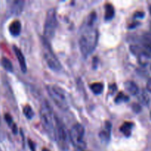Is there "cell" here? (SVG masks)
<instances>
[{"instance_id": "cell-1", "label": "cell", "mask_w": 151, "mask_h": 151, "mask_svg": "<svg viewBox=\"0 0 151 151\" xmlns=\"http://www.w3.org/2000/svg\"><path fill=\"white\" fill-rule=\"evenodd\" d=\"M99 31L96 28L87 27L83 31L78 41L80 51L84 58L88 57L92 54L97 46L99 41Z\"/></svg>"}, {"instance_id": "cell-2", "label": "cell", "mask_w": 151, "mask_h": 151, "mask_svg": "<svg viewBox=\"0 0 151 151\" xmlns=\"http://www.w3.org/2000/svg\"><path fill=\"white\" fill-rule=\"evenodd\" d=\"M40 117L41 125L50 139L56 141V116L47 101L41 104L40 109Z\"/></svg>"}, {"instance_id": "cell-3", "label": "cell", "mask_w": 151, "mask_h": 151, "mask_svg": "<svg viewBox=\"0 0 151 151\" xmlns=\"http://www.w3.org/2000/svg\"><path fill=\"white\" fill-rule=\"evenodd\" d=\"M46 88L49 96L56 106L62 111H68L69 109V104L67 100L65 91L61 87L52 84L47 85Z\"/></svg>"}, {"instance_id": "cell-4", "label": "cell", "mask_w": 151, "mask_h": 151, "mask_svg": "<svg viewBox=\"0 0 151 151\" xmlns=\"http://www.w3.org/2000/svg\"><path fill=\"white\" fill-rule=\"evenodd\" d=\"M41 46H42L41 49H42L43 56L49 68L55 72L60 71L62 68V64L55 53L53 52L49 41L45 39L44 37H41Z\"/></svg>"}, {"instance_id": "cell-5", "label": "cell", "mask_w": 151, "mask_h": 151, "mask_svg": "<svg viewBox=\"0 0 151 151\" xmlns=\"http://www.w3.org/2000/svg\"><path fill=\"white\" fill-rule=\"evenodd\" d=\"M57 18L55 8H50L47 11L44 26V38L47 41L53 38L57 27Z\"/></svg>"}, {"instance_id": "cell-6", "label": "cell", "mask_w": 151, "mask_h": 151, "mask_svg": "<svg viewBox=\"0 0 151 151\" xmlns=\"http://www.w3.org/2000/svg\"><path fill=\"white\" fill-rule=\"evenodd\" d=\"M70 139L76 149L84 150L86 148L85 141L84 139V128L81 124H75L69 131Z\"/></svg>"}, {"instance_id": "cell-7", "label": "cell", "mask_w": 151, "mask_h": 151, "mask_svg": "<svg viewBox=\"0 0 151 151\" xmlns=\"http://www.w3.org/2000/svg\"><path fill=\"white\" fill-rule=\"evenodd\" d=\"M56 141H57V145L59 148L62 150H68L69 143L70 142L69 131H68L66 127L57 117H56Z\"/></svg>"}, {"instance_id": "cell-8", "label": "cell", "mask_w": 151, "mask_h": 151, "mask_svg": "<svg viewBox=\"0 0 151 151\" xmlns=\"http://www.w3.org/2000/svg\"><path fill=\"white\" fill-rule=\"evenodd\" d=\"M111 129H112V124L109 121H106L105 122L103 128L99 134V137L102 139V141L108 142L110 140Z\"/></svg>"}, {"instance_id": "cell-9", "label": "cell", "mask_w": 151, "mask_h": 151, "mask_svg": "<svg viewBox=\"0 0 151 151\" xmlns=\"http://www.w3.org/2000/svg\"><path fill=\"white\" fill-rule=\"evenodd\" d=\"M13 50L16 54V58H18V61L19 63V66H20L21 70L22 72L25 73L27 72V64H26V60H25V58L24 55L22 54V51L20 49L18 48L16 46H13Z\"/></svg>"}, {"instance_id": "cell-10", "label": "cell", "mask_w": 151, "mask_h": 151, "mask_svg": "<svg viewBox=\"0 0 151 151\" xmlns=\"http://www.w3.org/2000/svg\"><path fill=\"white\" fill-rule=\"evenodd\" d=\"M141 42L144 49V52L147 53L151 52V33L146 32L144 34L142 37Z\"/></svg>"}, {"instance_id": "cell-11", "label": "cell", "mask_w": 151, "mask_h": 151, "mask_svg": "<svg viewBox=\"0 0 151 151\" xmlns=\"http://www.w3.org/2000/svg\"><path fill=\"white\" fill-rule=\"evenodd\" d=\"M124 88H125L126 91L130 94L131 95H136L139 94V87L136 85V83L131 81H127L124 83Z\"/></svg>"}, {"instance_id": "cell-12", "label": "cell", "mask_w": 151, "mask_h": 151, "mask_svg": "<svg viewBox=\"0 0 151 151\" xmlns=\"http://www.w3.org/2000/svg\"><path fill=\"white\" fill-rule=\"evenodd\" d=\"M21 30H22V24L19 20L13 21L9 26V31L13 36L19 35L20 34Z\"/></svg>"}, {"instance_id": "cell-13", "label": "cell", "mask_w": 151, "mask_h": 151, "mask_svg": "<svg viewBox=\"0 0 151 151\" xmlns=\"http://www.w3.org/2000/svg\"><path fill=\"white\" fill-rule=\"evenodd\" d=\"M134 124L133 122H126L122 124L121 127H120V131L126 137H130L132 134V130H133Z\"/></svg>"}, {"instance_id": "cell-14", "label": "cell", "mask_w": 151, "mask_h": 151, "mask_svg": "<svg viewBox=\"0 0 151 151\" xmlns=\"http://www.w3.org/2000/svg\"><path fill=\"white\" fill-rule=\"evenodd\" d=\"M11 7H10V11L13 14H19L22 12L24 6L23 1H14L11 2Z\"/></svg>"}, {"instance_id": "cell-15", "label": "cell", "mask_w": 151, "mask_h": 151, "mask_svg": "<svg viewBox=\"0 0 151 151\" xmlns=\"http://www.w3.org/2000/svg\"><path fill=\"white\" fill-rule=\"evenodd\" d=\"M105 19L106 21L111 20L113 18L115 15V9L113 6L111 4H106L105 6Z\"/></svg>"}, {"instance_id": "cell-16", "label": "cell", "mask_w": 151, "mask_h": 151, "mask_svg": "<svg viewBox=\"0 0 151 151\" xmlns=\"http://www.w3.org/2000/svg\"><path fill=\"white\" fill-rule=\"evenodd\" d=\"M139 62L142 66H146L150 60V55L149 53L146 52L144 51H142L139 53Z\"/></svg>"}, {"instance_id": "cell-17", "label": "cell", "mask_w": 151, "mask_h": 151, "mask_svg": "<svg viewBox=\"0 0 151 151\" xmlns=\"http://www.w3.org/2000/svg\"><path fill=\"white\" fill-rule=\"evenodd\" d=\"M4 119H5L8 126L11 128L13 134H17V126H16V125L14 123V122H13L11 116H10V114H6L4 115Z\"/></svg>"}, {"instance_id": "cell-18", "label": "cell", "mask_w": 151, "mask_h": 151, "mask_svg": "<svg viewBox=\"0 0 151 151\" xmlns=\"http://www.w3.org/2000/svg\"><path fill=\"white\" fill-rule=\"evenodd\" d=\"M90 88L95 94H100L104 90V85L102 83H94L90 85Z\"/></svg>"}, {"instance_id": "cell-19", "label": "cell", "mask_w": 151, "mask_h": 151, "mask_svg": "<svg viewBox=\"0 0 151 151\" xmlns=\"http://www.w3.org/2000/svg\"><path fill=\"white\" fill-rule=\"evenodd\" d=\"M23 113L25 116L27 117V119H31L34 116L33 110L31 106H29V105H27V106H25L23 108Z\"/></svg>"}, {"instance_id": "cell-20", "label": "cell", "mask_w": 151, "mask_h": 151, "mask_svg": "<svg viewBox=\"0 0 151 151\" xmlns=\"http://www.w3.org/2000/svg\"><path fill=\"white\" fill-rule=\"evenodd\" d=\"M1 65H2L3 67L7 72H13V65H12V63L10 62V60L9 59H7V58H2V59H1Z\"/></svg>"}, {"instance_id": "cell-21", "label": "cell", "mask_w": 151, "mask_h": 151, "mask_svg": "<svg viewBox=\"0 0 151 151\" xmlns=\"http://www.w3.org/2000/svg\"><path fill=\"white\" fill-rule=\"evenodd\" d=\"M129 100V97L124 94V93L119 92L117 94L116 97L115 99V103H126Z\"/></svg>"}, {"instance_id": "cell-22", "label": "cell", "mask_w": 151, "mask_h": 151, "mask_svg": "<svg viewBox=\"0 0 151 151\" xmlns=\"http://www.w3.org/2000/svg\"><path fill=\"white\" fill-rule=\"evenodd\" d=\"M139 100L143 104H147L148 102H149V97H148L147 94L145 92L142 91V94H139Z\"/></svg>"}, {"instance_id": "cell-23", "label": "cell", "mask_w": 151, "mask_h": 151, "mask_svg": "<svg viewBox=\"0 0 151 151\" xmlns=\"http://www.w3.org/2000/svg\"><path fill=\"white\" fill-rule=\"evenodd\" d=\"M28 145H29L30 149L31 151H36L35 144L30 139H28Z\"/></svg>"}, {"instance_id": "cell-24", "label": "cell", "mask_w": 151, "mask_h": 151, "mask_svg": "<svg viewBox=\"0 0 151 151\" xmlns=\"http://www.w3.org/2000/svg\"><path fill=\"white\" fill-rule=\"evenodd\" d=\"M116 89H117V87L115 84H112L111 86H110V91H111V94H114V92L116 91Z\"/></svg>"}, {"instance_id": "cell-25", "label": "cell", "mask_w": 151, "mask_h": 151, "mask_svg": "<svg viewBox=\"0 0 151 151\" xmlns=\"http://www.w3.org/2000/svg\"><path fill=\"white\" fill-rule=\"evenodd\" d=\"M147 89L151 92V78L149 79V81L147 83Z\"/></svg>"}, {"instance_id": "cell-26", "label": "cell", "mask_w": 151, "mask_h": 151, "mask_svg": "<svg viewBox=\"0 0 151 151\" xmlns=\"http://www.w3.org/2000/svg\"><path fill=\"white\" fill-rule=\"evenodd\" d=\"M144 16V13L143 12H138V13H136V15H135V16H136V17L139 16V17H140V18H142Z\"/></svg>"}, {"instance_id": "cell-27", "label": "cell", "mask_w": 151, "mask_h": 151, "mask_svg": "<svg viewBox=\"0 0 151 151\" xmlns=\"http://www.w3.org/2000/svg\"><path fill=\"white\" fill-rule=\"evenodd\" d=\"M75 151H86L84 150H81V149H76Z\"/></svg>"}, {"instance_id": "cell-28", "label": "cell", "mask_w": 151, "mask_h": 151, "mask_svg": "<svg viewBox=\"0 0 151 151\" xmlns=\"http://www.w3.org/2000/svg\"><path fill=\"white\" fill-rule=\"evenodd\" d=\"M42 151H50V150H49L48 149H47V148H43Z\"/></svg>"}, {"instance_id": "cell-29", "label": "cell", "mask_w": 151, "mask_h": 151, "mask_svg": "<svg viewBox=\"0 0 151 151\" xmlns=\"http://www.w3.org/2000/svg\"><path fill=\"white\" fill-rule=\"evenodd\" d=\"M150 14H151V5H150Z\"/></svg>"}, {"instance_id": "cell-30", "label": "cell", "mask_w": 151, "mask_h": 151, "mask_svg": "<svg viewBox=\"0 0 151 151\" xmlns=\"http://www.w3.org/2000/svg\"><path fill=\"white\" fill-rule=\"evenodd\" d=\"M0 123H1V118H0Z\"/></svg>"}, {"instance_id": "cell-31", "label": "cell", "mask_w": 151, "mask_h": 151, "mask_svg": "<svg viewBox=\"0 0 151 151\" xmlns=\"http://www.w3.org/2000/svg\"><path fill=\"white\" fill-rule=\"evenodd\" d=\"M150 118H151V112H150Z\"/></svg>"}, {"instance_id": "cell-32", "label": "cell", "mask_w": 151, "mask_h": 151, "mask_svg": "<svg viewBox=\"0 0 151 151\" xmlns=\"http://www.w3.org/2000/svg\"><path fill=\"white\" fill-rule=\"evenodd\" d=\"M0 151H1V148H0Z\"/></svg>"}]
</instances>
